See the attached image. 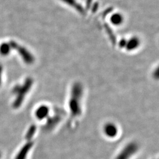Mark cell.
Wrapping results in <instances>:
<instances>
[{
    "instance_id": "3957f363",
    "label": "cell",
    "mask_w": 159,
    "mask_h": 159,
    "mask_svg": "<svg viewBox=\"0 0 159 159\" xmlns=\"http://www.w3.org/2000/svg\"><path fill=\"white\" fill-rule=\"evenodd\" d=\"M31 84V81L30 80H27L24 85V87H16L15 88V91L14 92L17 93V95L18 96L17 97V98L14 102V106L16 107H18V106L21 103V102L23 100V98L24 97L25 94L27 93V91L30 89V87Z\"/></svg>"
},
{
    "instance_id": "52a82bcc",
    "label": "cell",
    "mask_w": 159,
    "mask_h": 159,
    "mask_svg": "<svg viewBox=\"0 0 159 159\" xmlns=\"http://www.w3.org/2000/svg\"><path fill=\"white\" fill-rule=\"evenodd\" d=\"M121 21H122V17H120L118 14L114 16L111 18V22L114 24L118 25L121 23Z\"/></svg>"
},
{
    "instance_id": "7a4b0ae2",
    "label": "cell",
    "mask_w": 159,
    "mask_h": 159,
    "mask_svg": "<svg viewBox=\"0 0 159 159\" xmlns=\"http://www.w3.org/2000/svg\"><path fill=\"white\" fill-rule=\"evenodd\" d=\"M138 146L135 143H130L124 148L116 159H130L138 150Z\"/></svg>"
},
{
    "instance_id": "ba28073f",
    "label": "cell",
    "mask_w": 159,
    "mask_h": 159,
    "mask_svg": "<svg viewBox=\"0 0 159 159\" xmlns=\"http://www.w3.org/2000/svg\"><path fill=\"white\" fill-rule=\"evenodd\" d=\"M1 71H2V67L0 66V84H1Z\"/></svg>"
},
{
    "instance_id": "8992f818",
    "label": "cell",
    "mask_w": 159,
    "mask_h": 159,
    "mask_svg": "<svg viewBox=\"0 0 159 159\" xmlns=\"http://www.w3.org/2000/svg\"><path fill=\"white\" fill-rule=\"evenodd\" d=\"M139 40L137 38H133L129 40L128 42H125V47L128 50H133L139 47Z\"/></svg>"
},
{
    "instance_id": "5b68a950",
    "label": "cell",
    "mask_w": 159,
    "mask_h": 159,
    "mask_svg": "<svg viewBox=\"0 0 159 159\" xmlns=\"http://www.w3.org/2000/svg\"><path fill=\"white\" fill-rule=\"evenodd\" d=\"M49 109L46 106H42L37 109L35 111V116L39 119H44L48 116Z\"/></svg>"
},
{
    "instance_id": "6da1fadb",
    "label": "cell",
    "mask_w": 159,
    "mask_h": 159,
    "mask_svg": "<svg viewBox=\"0 0 159 159\" xmlns=\"http://www.w3.org/2000/svg\"><path fill=\"white\" fill-rule=\"evenodd\" d=\"M81 95V88L80 86H75L73 90L72 98L70 100L71 111L73 115H78L80 113V97Z\"/></svg>"
},
{
    "instance_id": "277c9868",
    "label": "cell",
    "mask_w": 159,
    "mask_h": 159,
    "mask_svg": "<svg viewBox=\"0 0 159 159\" xmlns=\"http://www.w3.org/2000/svg\"><path fill=\"white\" fill-rule=\"evenodd\" d=\"M104 132L107 136L110 138H113L117 134V128L116 125L113 123H107L104 127Z\"/></svg>"
}]
</instances>
